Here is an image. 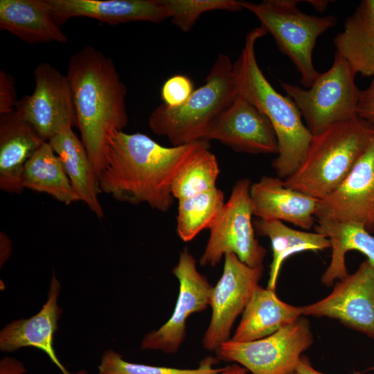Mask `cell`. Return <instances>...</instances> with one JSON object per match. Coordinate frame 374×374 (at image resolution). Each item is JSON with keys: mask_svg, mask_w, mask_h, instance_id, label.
Segmentation results:
<instances>
[{"mask_svg": "<svg viewBox=\"0 0 374 374\" xmlns=\"http://www.w3.org/2000/svg\"><path fill=\"white\" fill-rule=\"evenodd\" d=\"M301 310L302 315L337 319L374 339V267L365 260L326 297Z\"/></svg>", "mask_w": 374, "mask_h": 374, "instance_id": "7c38bea8", "label": "cell"}, {"mask_svg": "<svg viewBox=\"0 0 374 374\" xmlns=\"http://www.w3.org/2000/svg\"><path fill=\"white\" fill-rule=\"evenodd\" d=\"M0 28L30 44L68 41L45 0H1Z\"/></svg>", "mask_w": 374, "mask_h": 374, "instance_id": "ffe728a7", "label": "cell"}, {"mask_svg": "<svg viewBox=\"0 0 374 374\" xmlns=\"http://www.w3.org/2000/svg\"><path fill=\"white\" fill-rule=\"evenodd\" d=\"M257 233L271 242L273 258L270 265L267 288L276 290L281 266L290 256L305 251H323L330 247L328 238L317 232L299 231L278 220H257Z\"/></svg>", "mask_w": 374, "mask_h": 374, "instance_id": "484cf974", "label": "cell"}, {"mask_svg": "<svg viewBox=\"0 0 374 374\" xmlns=\"http://www.w3.org/2000/svg\"><path fill=\"white\" fill-rule=\"evenodd\" d=\"M205 140H217L238 152H278L276 136L270 121L239 95L219 117Z\"/></svg>", "mask_w": 374, "mask_h": 374, "instance_id": "9a60e30c", "label": "cell"}, {"mask_svg": "<svg viewBox=\"0 0 374 374\" xmlns=\"http://www.w3.org/2000/svg\"><path fill=\"white\" fill-rule=\"evenodd\" d=\"M233 64L228 55L219 53L205 83L182 105L169 107L162 103L154 109L148 121L152 132L166 136L173 146L205 140L238 95Z\"/></svg>", "mask_w": 374, "mask_h": 374, "instance_id": "5b68a950", "label": "cell"}, {"mask_svg": "<svg viewBox=\"0 0 374 374\" xmlns=\"http://www.w3.org/2000/svg\"><path fill=\"white\" fill-rule=\"evenodd\" d=\"M309 3L313 6L314 9L319 12H322L326 10L328 4V1H308Z\"/></svg>", "mask_w": 374, "mask_h": 374, "instance_id": "d590c367", "label": "cell"}, {"mask_svg": "<svg viewBox=\"0 0 374 374\" xmlns=\"http://www.w3.org/2000/svg\"><path fill=\"white\" fill-rule=\"evenodd\" d=\"M357 114L374 128V75L369 86L361 91Z\"/></svg>", "mask_w": 374, "mask_h": 374, "instance_id": "d6a6232c", "label": "cell"}, {"mask_svg": "<svg viewBox=\"0 0 374 374\" xmlns=\"http://www.w3.org/2000/svg\"><path fill=\"white\" fill-rule=\"evenodd\" d=\"M18 100L14 78L0 70V115L10 112L15 109Z\"/></svg>", "mask_w": 374, "mask_h": 374, "instance_id": "1f68e13d", "label": "cell"}, {"mask_svg": "<svg viewBox=\"0 0 374 374\" xmlns=\"http://www.w3.org/2000/svg\"><path fill=\"white\" fill-rule=\"evenodd\" d=\"M247 370L241 366L233 364L223 369L217 374H247Z\"/></svg>", "mask_w": 374, "mask_h": 374, "instance_id": "e575fe53", "label": "cell"}, {"mask_svg": "<svg viewBox=\"0 0 374 374\" xmlns=\"http://www.w3.org/2000/svg\"><path fill=\"white\" fill-rule=\"evenodd\" d=\"M48 142L61 160L80 201L85 203L99 219L103 218L104 211L98 198L101 191L98 177L82 142L72 127L55 135Z\"/></svg>", "mask_w": 374, "mask_h": 374, "instance_id": "7402d4cb", "label": "cell"}, {"mask_svg": "<svg viewBox=\"0 0 374 374\" xmlns=\"http://www.w3.org/2000/svg\"><path fill=\"white\" fill-rule=\"evenodd\" d=\"M267 33L261 26L248 33L242 52L233 64V73L238 95L264 114L274 128L278 152L272 166L278 177L285 179L301 165L313 134L304 125L296 104L273 87L258 64L255 44Z\"/></svg>", "mask_w": 374, "mask_h": 374, "instance_id": "3957f363", "label": "cell"}, {"mask_svg": "<svg viewBox=\"0 0 374 374\" xmlns=\"http://www.w3.org/2000/svg\"><path fill=\"white\" fill-rule=\"evenodd\" d=\"M169 18L183 32H189L200 16L213 10L237 12L243 9L242 1L164 0Z\"/></svg>", "mask_w": 374, "mask_h": 374, "instance_id": "f546056e", "label": "cell"}, {"mask_svg": "<svg viewBox=\"0 0 374 374\" xmlns=\"http://www.w3.org/2000/svg\"><path fill=\"white\" fill-rule=\"evenodd\" d=\"M21 183L24 189L48 194L66 205L80 201L61 160L48 141L44 142L26 163Z\"/></svg>", "mask_w": 374, "mask_h": 374, "instance_id": "d4e9b609", "label": "cell"}, {"mask_svg": "<svg viewBox=\"0 0 374 374\" xmlns=\"http://www.w3.org/2000/svg\"><path fill=\"white\" fill-rule=\"evenodd\" d=\"M60 291V283L53 274L43 308L30 319L17 320L6 326L0 333V348L10 352L24 346L35 347L44 351L63 374H73L61 364L53 348V336L62 313L57 303ZM75 374L87 373L81 371Z\"/></svg>", "mask_w": 374, "mask_h": 374, "instance_id": "d6986e66", "label": "cell"}, {"mask_svg": "<svg viewBox=\"0 0 374 374\" xmlns=\"http://www.w3.org/2000/svg\"><path fill=\"white\" fill-rule=\"evenodd\" d=\"M369 370H372V371H374V366L371 367L369 368Z\"/></svg>", "mask_w": 374, "mask_h": 374, "instance_id": "8d00e7d4", "label": "cell"}, {"mask_svg": "<svg viewBox=\"0 0 374 374\" xmlns=\"http://www.w3.org/2000/svg\"><path fill=\"white\" fill-rule=\"evenodd\" d=\"M250 195L258 219L285 221L304 229L313 226L320 201L287 187L279 177L269 176L251 184Z\"/></svg>", "mask_w": 374, "mask_h": 374, "instance_id": "e0dca14e", "label": "cell"}, {"mask_svg": "<svg viewBox=\"0 0 374 374\" xmlns=\"http://www.w3.org/2000/svg\"><path fill=\"white\" fill-rule=\"evenodd\" d=\"M220 174L217 158L209 148L193 155L181 168L172 184V194L178 200L216 188Z\"/></svg>", "mask_w": 374, "mask_h": 374, "instance_id": "83f0119b", "label": "cell"}, {"mask_svg": "<svg viewBox=\"0 0 374 374\" xmlns=\"http://www.w3.org/2000/svg\"><path fill=\"white\" fill-rule=\"evenodd\" d=\"M355 75L348 62L335 52L331 67L319 73L310 88L287 82L280 84L315 135L332 125L357 116L361 91L355 84Z\"/></svg>", "mask_w": 374, "mask_h": 374, "instance_id": "52a82bcc", "label": "cell"}, {"mask_svg": "<svg viewBox=\"0 0 374 374\" xmlns=\"http://www.w3.org/2000/svg\"><path fill=\"white\" fill-rule=\"evenodd\" d=\"M301 315V307L283 302L276 290L258 285L231 339L246 342L266 337L292 324Z\"/></svg>", "mask_w": 374, "mask_h": 374, "instance_id": "44dd1931", "label": "cell"}, {"mask_svg": "<svg viewBox=\"0 0 374 374\" xmlns=\"http://www.w3.org/2000/svg\"><path fill=\"white\" fill-rule=\"evenodd\" d=\"M296 0L242 1L243 9L252 12L274 38L279 50L295 66L301 83L310 88L319 73L312 62L317 38L337 24L332 15L318 17L303 12Z\"/></svg>", "mask_w": 374, "mask_h": 374, "instance_id": "8992f818", "label": "cell"}, {"mask_svg": "<svg viewBox=\"0 0 374 374\" xmlns=\"http://www.w3.org/2000/svg\"><path fill=\"white\" fill-rule=\"evenodd\" d=\"M66 76L75 125L98 177L105 166L111 136L127 126V88L114 61L87 45L69 58Z\"/></svg>", "mask_w": 374, "mask_h": 374, "instance_id": "7a4b0ae2", "label": "cell"}, {"mask_svg": "<svg viewBox=\"0 0 374 374\" xmlns=\"http://www.w3.org/2000/svg\"><path fill=\"white\" fill-rule=\"evenodd\" d=\"M315 232L329 239L332 256L330 262L321 276V282L331 286L335 280H341L348 274L345 256L350 250L364 254L374 267V236L359 224L318 218Z\"/></svg>", "mask_w": 374, "mask_h": 374, "instance_id": "cb8c5ba5", "label": "cell"}, {"mask_svg": "<svg viewBox=\"0 0 374 374\" xmlns=\"http://www.w3.org/2000/svg\"><path fill=\"white\" fill-rule=\"evenodd\" d=\"M223 192L217 187L178 200L177 233L184 242L194 239L215 222L224 205Z\"/></svg>", "mask_w": 374, "mask_h": 374, "instance_id": "4316f807", "label": "cell"}, {"mask_svg": "<svg viewBox=\"0 0 374 374\" xmlns=\"http://www.w3.org/2000/svg\"><path fill=\"white\" fill-rule=\"evenodd\" d=\"M35 89L18 100L15 110L45 141L75 123L71 89L66 75L48 62L34 70Z\"/></svg>", "mask_w": 374, "mask_h": 374, "instance_id": "8fae6325", "label": "cell"}, {"mask_svg": "<svg viewBox=\"0 0 374 374\" xmlns=\"http://www.w3.org/2000/svg\"><path fill=\"white\" fill-rule=\"evenodd\" d=\"M213 363L214 359L208 357L194 369L156 366L128 362L122 358L121 355L107 350L103 355L98 370L99 374H217L223 368H213Z\"/></svg>", "mask_w": 374, "mask_h": 374, "instance_id": "f1b7e54d", "label": "cell"}, {"mask_svg": "<svg viewBox=\"0 0 374 374\" xmlns=\"http://www.w3.org/2000/svg\"><path fill=\"white\" fill-rule=\"evenodd\" d=\"M296 374H327L314 368L308 358L301 357L296 370Z\"/></svg>", "mask_w": 374, "mask_h": 374, "instance_id": "836d02e7", "label": "cell"}, {"mask_svg": "<svg viewBox=\"0 0 374 374\" xmlns=\"http://www.w3.org/2000/svg\"><path fill=\"white\" fill-rule=\"evenodd\" d=\"M208 141L165 147L141 133L114 132L98 177L101 193L133 204L145 203L165 212L173 204L172 184L184 165Z\"/></svg>", "mask_w": 374, "mask_h": 374, "instance_id": "6da1fadb", "label": "cell"}, {"mask_svg": "<svg viewBox=\"0 0 374 374\" xmlns=\"http://www.w3.org/2000/svg\"><path fill=\"white\" fill-rule=\"evenodd\" d=\"M263 269V265L248 266L233 253L224 255L222 274L211 297V321L202 341L205 349L216 351L231 339L235 320L243 312L259 285Z\"/></svg>", "mask_w": 374, "mask_h": 374, "instance_id": "30bf717a", "label": "cell"}, {"mask_svg": "<svg viewBox=\"0 0 374 374\" xmlns=\"http://www.w3.org/2000/svg\"><path fill=\"white\" fill-rule=\"evenodd\" d=\"M374 128L359 116L313 135L298 169L284 179L292 189L322 199L346 177L366 148Z\"/></svg>", "mask_w": 374, "mask_h": 374, "instance_id": "277c9868", "label": "cell"}, {"mask_svg": "<svg viewBox=\"0 0 374 374\" xmlns=\"http://www.w3.org/2000/svg\"><path fill=\"white\" fill-rule=\"evenodd\" d=\"M46 142L15 109L0 115V188L19 194L26 163Z\"/></svg>", "mask_w": 374, "mask_h": 374, "instance_id": "ac0fdd59", "label": "cell"}, {"mask_svg": "<svg viewBox=\"0 0 374 374\" xmlns=\"http://www.w3.org/2000/svg\"><path fill=\"white\" fill-rule=\"evenodd\" d=\"M336 52L356 74L374 75V0H362L334 39Z\"/></svg>", "mask_w": 374, "mask_h": 374, "instance_id": "603a6c76", "label": "cell"}, {"mask_svg": "<svg viewBox=\"0 0 374 374\" xmlns=\"http://www.w3.org/2000/svg\"><path fill=\"white\" fill-rule=\"evenodd\" d=\"M60 26L75 17L109 24L131 21L161 22L169 18L164 0H45Z\"/></svg>", "mask_w": 374, "mask_h": 374, "instance_id": "2e32d148", "label": "cell"}, {"mask_svg": "<svg viewBox=\"0 0 374 374\" xmlns=\"http://www.w3.org/2000/svg\"><path fill=\"white\" fill-rule=\"evenodd\" d=\"M312 343L310 323L301 317L260 339L238 342L230 339L216 352L221 359L235 362L251 374H296L301 354Z\"/></svg>", "mask_w": 374, "mask_h": 374, "instance_id": "9c48e42d", "label": "cell"}, {"mask_svg": "<svg viewBox=\"0 0 374 374\" xmlns=\"http://www.w3.org/2000/svg\"><path fill=\"white\" fill-rule=\"evenodd\" d=\"M315 217L356 223L374 231V132L346 177L319 201Z\"/></svg>", "mask_w": 374, "mask_h": 374, "instance_id": "5bb4252c", "label": "cell"}, {"mask_svg": "<svg viewBox=\"0 0 374 374\" xmlns=\"http://www.w3.org/2000/svg\"><path fill=\"white\" fill-rule=\"evenodd\" d=\"M251 181L244 178L233 186L214 224L199 260L201 266H215L231 253L250 267L262 265L266 249L256 238L251 217Z\"/></svg>", "mask_w": 374, "mask_h": 374, "instance_id": "ba28073f", "label": "cell"}, {"mask_svg": "<svg viewBox=\"0 0 374 374\" xmlns=\"http://www.w3.org/2000/svg\"><path fill=\"white\" fill-rule=\"evenodd\" d=\"M172 271L179 284L175 308L166 323L144 337L142 349L176 353L185 339L188 317L210 305L213 287L197 271L196 260L187 249L180 253Z\"/></svg>", "mask_w": 374, "mask_h": 374, "instance_id": "4fadbf2b", "label": "cell"}, {"mask_svg": "<svg viewBox=\"0 0 374 374\" xmlns=\"http://www.w3.org/2000/svg\"><path fill=\"white\" fill-rule=\"evenodd\" d=\"M193 91V81L185 75L176 74L165 81L161 96L164 105L177 107L182 105Z\"/></svg>", "mask_w": 374, "mask_h": 374, "instance_id": "4dcf8cb0", "label": "cell"}]
</instances>
